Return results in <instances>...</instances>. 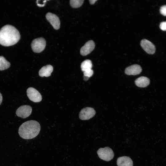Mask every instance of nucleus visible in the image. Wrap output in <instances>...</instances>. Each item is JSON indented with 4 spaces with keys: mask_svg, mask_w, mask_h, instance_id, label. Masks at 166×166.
Listing matches in <instances>:
<instances>
[{
    "mask_svg": "<svg viewBox=\"0 0 166 166\" xmlns=\"http://www.w3.org/2000/svg\"><path fill=\"white\" fill-rule=\"evenodd\" d=\"M20 38L18 30L11 25H6L0 30V44L9 46L17 43Z\"/></svg>",
    "mask_w": 166,
    "mask_h": 166,
    "instance_id": "1",
    "label": "nucleus"
},
{
    "mask_svg": "<svg viewBox=\"0 0 166 166\" xmlns=\"http://www.w3.org/2000/svg\"><path fill=\"white\" fill-rule=\"evenodd\" d=\"M40 130L39 123L34 120H30L23 123L20 126L18 133L20 136L25 139H30L36 137Z\"/></svg>",
    "mask_w": 166,
    "mask_h": 166,
    "instance_id": "2",
    "label": "nucleus"
},
{
    "mask_svg": "<svg viewBox=\"0 0 166 166\" xmlns=\"http://www.w3.org/2000/svg\"><path fill=\"white\" fill-rule=\"evenodd\" d=\"M97 153L100 159L106 161H110L114 156L113 150L108 147L99 148L97 151Z\"/></svg>",
    "mask_w": 166,
    "mask_h": 166,
    "instance_id": "3",
    "label": "nucleus"
},
{
    "mask_svg": "<svg viewBox=\"0 0 166 166\" xmlns=\"http://www.w3.org/2000/svg\"><path fill=\"white\" fill-rule=\"evenodd\" d=\"M46 46V41L42 38L34 39L31 44V46L33 51L35 53H39L44 50Z\"/></svg>",
    "mask_w": 166,
    "mask_h": 166,
    "instance_id": "4",
    "label": "nucleus"
},
{
    "mask_svg": "<svg viewBox=\"0 0 166 166\" xmlns=\"http://www.w3.org/2000/svg\"><path fill=\"white\" fill-rule=\"evenodd\" d=\"M27 95L29 99L35 102H40L42 100V97L39 92L33 87L29 88L27 90Z\"/></svg>",
    "mask_w": 166,
    "mask_h": 166,
    "instance_id": "5",
    "label": "nucleus"
},
{
    "mask_svg": "<svg viewBox=\"0 0 166 166\" xmlns=\"http://www.w3.org/2000/svg\"><path fill=\"white\" fill-rule=\"evenodd\" d=\"M32 109L31 106L24 105L20 106L16 111V114L18 117L23 118L29 117L31 114Z\"/></svg>",
    "mask_w": 166,
    "mask_h": 166,
    "instance_id": "6",
    "label": "nucleus"
},
{
    "mask_svg": "<svg viewBox=\"0 0 166 166\" xmlns=\"http://www.w3.org/2000/svg\"><path fill=\"white\" fill-rule=\"evenodd\" d=\"M95 113V111L93 108L86 107L81 110L79 114V117L81 120H88L93 117Z\"/></svg>",
    "mask_w": 166,
    "mask_h": 166,
    "instance_id": "7",
    "label": "nucleus"
},
{
    "mask_svg": "<svg viewBox=\"0 0 166 166\" xmlns=\"http://www.w3.org/2000/svg\"><path fill=\"white\" fill-rule=\"evenodd\" d=\"M46 18L54 29L58 30L59 29L60 21L59 18L56 15L51 13H48L46 14Z\"/></svg>",
    "mask_w": 166,
    "mask_h": 166,
    "instance_id": "8",
    "label": "nucleus"
},
{
    "mask_svg": "<svg viewBox=\"0 0 166 166\" xmlns=\"http://www.w3.org/2000/svg\"><path fill=\"white\" fill-rule=\"evenodd\" d=\"M140 45L143 49L149 54H154L156 48L154 44L150 41L146 39L142 40L140 42Z\"/></svg>",
    "mask_w": 166,
    "mask_h": 166,
    "instance_id": "9",
    "label": "nucleus"
},
{
    "mask_svg": "<svg viewBox=\"0 0 166 166\" xmlns=\"http://www.w3.org/2000/svg\"><path fill=\"white\" fill-rule=\"evenodd\" d=\"M95 44L92 40L86 42L80 50V53L83 56H86L90 53L94 49Z\"/></svg>",
    "mask_w": 166,
    "mask_h": 166,
    "instance_id": "10",
    "label": "nucleus"
},
{
    "mask_svg": "<svg viewBox=\"0 0 166 166\" xmlns=\"http://www.w3.org/2000/svg\"><path fill=\"white\" fill-rule=\"evenodd\" d=\"M142 71L141 66L138 65H133L126 68L125 73L128 75H137L140 74Z\"/></svg>",
    "mask_w": 166,
    "mask_h": 166,
    "instance_id": "11",
    "label": "nucleus"
},
{
    "mask_svg": "<svg viewBox=\"0 0 166 166\" xmlns=\"http://www.w3.org/2000/svg\"><path fill=\"white\" fill-rule=\"evenodd\" d=\"M117 164L118 166H133L132 160L126 156L119 157L117 160Z\"/></svg>",
    "mask_w": 166,
    "mask_h": 166,
    "instance_id": "12",
    "label": "nucleus"
},
{
    "mask_svg": "<svg viewBox=\"0 0 166 166\" xmlns=\"http://www.w3.org/2000/svg\"><path fill=\"white\" fill-rule=\"evenodd\" d=\"M53 70V67L51 65H47L42 67L39 70V75L41 77H48L50 76Z\"/></svg>",
    "mask_w": 166,
    "mask_h": 166,
    "instance_id": "13",
    "label": "nucleus"
},
{
    "mask_svg": "<svg viewBox=\"0 0 166 166\" xmlns=\"http://www.w3.org/2000/svg\"><path fill=\"white\" fill-rule=\"evenodd\" d=\"M136 85L138 87H145L148 85L150 83V80L147 77H141L137 78L135 81Z\"/></svg>",
    "mask_w": 166,
    "mask_h": 166,
    "instance_id": "14",
    "label": "nucleus"
},
{
    "mask_svg": "<svg viewBox=\"0 0 166 166\" xmlns=\"http://www.w3.org/2000/svg\"><path fill=\"white\" fill-rule=\"evenodd\" d=\"M10 63L2 56H0V70L8 69L10 66Z\"/></svg>",
    "mask_w": 166,
    "mask_h": 166,
    "instance_id": "15",
    "label": "nucleus"
},
{
    "mask_svg": "<svg viewBox=\"0 0 166 166\" xmlns=\"http://www.w3.org/2000/svg\"><path fill=\"white\" fill-rule=\"evenodd\" d=\"M92 64L91 61L90 60H86L83 61L81 64V68L83 71L91 69Z\"/></svg>",
    "mask_w": 166,
    "mask_h": 166,
    "instance_id": "16",
    "label": "nucleus"
},
{
    "mask_svg": "<svg viewBox=\"0 0 166 166\" xmlns=\"http://www.w3.org/2000/svg\"><path fill=\"white\" fill-rule=\"evenodd\" d=\"M84 1L83 0H71L70 1V4L72 7L77 8L81 6Z\"/></svg>",
    "mask_w": 166,
    "mask_h": 166,
    "instance_id": "17",
    "label": "nucleus"
},
{
    "mask_svg": "<svg viewBox=\"0 0 166 166\" xmlns=\"http://www.w3.org/2000/svg\"><path fill=\"white\" fill-rule=\"evenodd\" d=\"M84 76L88 77H91L93 74V71L92 69L86 70L83 72Z\"/></svg>",
    "mask_w": 166,
    "mask_h": 166,
    "instance_id": "18",
    "label": "nucleus"
},
{
    "mask_svg": "<svg viewBox=\"0 0 166 166\" xmlns=\"http://www.w3.org/2000/svg\"><path fill=\"white\" fill-rule=\"evenodd\" d=\"M160 14L164 16H166V5L162 6L160 9Z\"/></svg>",
    "mask_w": 166,
    "mask_h": 166,
    "instance_id": "19",
    "label": "nucleus"
},
{
    "mask_svg": "<svg viewBox=\"0 0 166 166\" xmlns=\"http://www.w3.org/2000/svg\"><path fill=\"white\" fill-rule=\"evenodd\" d=\"M160 27L163 31H166V21L162 22L160 24Z\"/></svg>",
    "mask_w": 166,
    "mask_h": 166,
    "instance_id": "20",
    "label": "nucleus"
},
{
    "mask_svg": "<svg viewBox=\"0 0 166 166\" xmlns=\"http://www.w3.org/2000/svg\"><path fill=\"white\" fill-rule=\"evenodd\" d=\"M46 1L45 0L44 2L42 3H41L40 2H40V1L37 0V5L38 6L40 7L43 6H45Z\"/></svg>",
    "mask_w": 166,
    "mask_h": 166,
    "instance_id": "21",
    "label": "nucleus"
},
{
    "mask_svg": "<svg viewBox=\"0 0 166 166\" xmlns=\"http://www.w3.org/2000/svg\"><path fill=\"white\" fill-rule=\"evenodd\" d=\"M96 1H97V0H89L90 3L92 5L94 4Z\"/></svg>",
    "mask_w": 166,
    "mask_h": 166,
    "instance_id": "22",
    "label": "nucleus"
},
{
    "mask_svg": "<svg viewBox=\"0 0 166 166\" xmlns=\"http://www.w3.org/2000/svg\"><path fill=\"white\" fill-rule=\"evenodd\" d=\"M2 96L1 94V93H0V105H1V103L2 102Z\"/></svg>",
    "mask_w": 166,
    "mask_h": 166,
    "instance_id": "23",
    "label": "nucleus"
},
{
    "mask_svg": "<svg viewBox=\"0 0 166 166\" xmlns=\"http://www.w3.org/2000/svg\"><path fill=\"white\" fill-rule=\"evenodd\" d=\"M83 77H84V80L85 81H87V80H88L89 78V77H87L86 76H84Z\"/></svg>",
    "mask_w": 166,
    "mask_h": 166,
    "instance_id": "24",
    "label": "nucleus"
}]
</instances>
